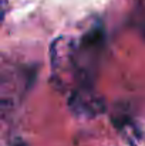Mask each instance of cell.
Here are the masks:
<instances>
[{
    "label": "cell",
    "instance_id": "6da1fadb",
    "mask_svg": "<svg viewBox=\"0 0 145 146\" xmlns=\"http://www.w3.org/2000/svg\"><path fill=\"white\" fill-rule=\"evenodd\" d=\"M10 146H27V145H26V142H23V141L17 139V141H14V142H13Z\"/></svg>",
    "mask_w": 145,
    "mask_h": 146
}]
</instances>
